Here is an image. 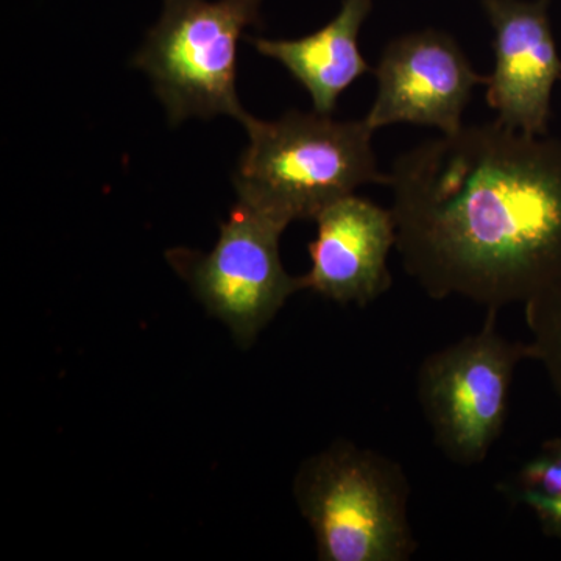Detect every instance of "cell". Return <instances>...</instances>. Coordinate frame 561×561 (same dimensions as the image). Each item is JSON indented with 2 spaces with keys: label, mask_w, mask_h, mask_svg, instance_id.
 Masks as SVG:
<instances>
[{
  "label": "cell",
  "mask_w": 561,
  "mask_h": 561,
  "mask_svg": "<svg viewBox=\"0 0 561 561\" xmlns=\"http://www.w3.org/2000/svg\"><path fill=\"white\" fill-rule=\"evenodd\" d=\"M387 186L402 268L432 300L500 312L561 284V139L463 125L401 153Z\"/></svg>",
  "instance_id": "1"
},
{
  "label": "cell",
  "mask_w": 561,
  "mask_h": 561,
  "mask_svg": "<svg viewBox=\"0 0 561 561\" xmlns=\"http://www.w3.org/2000/svg\"><path fill=\"white\" fill-rule=\"evenodd\" d=\"M249 146L234 173L239 202L289 227L316 219L365 184H389L373 150L367 121L291 110L276 121L249 116Z\"/></svg>",
  "instance_id": "2"
},
{
  "label": "cell",
  "mask_w": 561,
  "mask_h": 561,
  "mask_svg": "<svg viewBox=\"0 0 561 561\" xmlns=\"http://www.w3.org/2000/svg\"><path fill=\"white\" fill-rule=\"evenodd\" d=\"M294 496L321 561H409L419 549L408 476L383 454L332 443L302 461Z\"/></svg>",
  "instance_id": "3"
},
{
  "label": "cell",
  "mask_w": 561,
  "mask_h": 561,
  "mask_svg": "<svg viewBox=\"0 0 561 561\" xmlns=\"http://www.w3.org/2000/svg\"><path fill=\"white\" fill-rule=\"evenodd\" d=\"M161 20L133 58L150 77L172 125L250 114L239 101L238 44L261 22L262 0H162Z\"/></svg>",
  "instance_id": "4"
},
{
  "label": "cell",
  "mask_w": 561,
  "mask_h": 561,
  "mask_svg": "<svg viewBox=\"0 0 561 561\" xmlns=\"http://www.w3.org/2000/svg\"><path fill=\"white\" fill-rule=\"evenodd\" d=\"M527 359L529 343L508 341L497 330V311H486L481 330L421 362L416 398L446 459L460 467L485 461L507 423L515 373Z\"/></svg>",
  "instance_id": "5"
},
{
  "label": "cell",
  "mask_w": 561,
  "mask_h": 561,
  "mask_svg": "<svg viewBox=\"0 0 561 561\" xmlns=\"http://www.w3.org/2000/svg\"><path fill=\"white\" fill-rule=\"evenodd\" d=\"M286 228L238 202L208 254L186 249L168 253L195 297L243 346L253 343L291 295L302 290L301 276L289 275L280 262L279 239Z\"/></svg>",
  "instance_id": "6"
},
{
  "label": "cell",
  "mask_w": 561,
  "mask_h": 561,
  "mask_svg": "<svg viewBox=\"0 0 561 561\" xmlns=\"http://www.w3.org/2000/svg\"><path fill=\"white\" fill-rule=\"evenodd\" d=\"M373 72L378 94L365 121L375 131L393 124L459 131L474 88L489 81L449 33L435 28L391 39Z\"/></svg>",
  "instance_id": "7"
},
{
  "label": "cell",
  "mask_w": 561,
  "mask_h": 561,
  "mask_svg": "<svg viewBox=\"0 0 561 561\" xmlns=\"http://www.w3.org/2000/svg\"><path fill=\"white\" fill-rule=\"evenodd\" d=\"M551 0H482L493 31L494 68L486 103L504 127L531 136L548 135L552 91L561 80L553 36Z\"/></svg>",
  "instance_id": "8"
},
{
  "label": "cell",
  "mask_w": 561,
  "mask_h": 561,
  "mask_svg": "<svg viewBox=\"0 0 561 561\" xmlns=\"http://www.w3.org/2000/svg\"><path fill=\"white\" fill-rule=\"evenodd\" d=\"M313 220L317 236L309 243L311 271L301 276L302 290L365 308L391 289L389 256L397 249V225L390 208L351 194Z\"/></svg>",
  "instance_id": "9"
},
{
  "label": "cell",
  "mask_w": 561,
  "mask_h": 561,
  "mask_svg": "<svg viewBox=\"0 0 561 561\" xmlns=\"http://www.w3.org/2000/svg\"><path fill=\"white\" fill-rule=\"evenodd\" d=\"M373 0H343L324 27L297 39L249 38L264 57L278 61L311 95L313 111L331 114L354 81L371 72L359 47Z\"/></svg>",
  "instance_id": "10"
},
{
  "label": "cell",
  "mask_w": 561,
  "mask_h": 561,
  "mask_svg": "<svg viewBox=\"0 0 561 561\" xmlns=\"http://www.w3.org/2000/svg\"><path fill=\"white\" fill-rule=\"evenodd\" d=\"M504 491L534 512L546 537L561 540V437L542 443Z\"/></svg>",
  "instance_id": "11"
},
{
  "label": "cell",
  "mask_w": 561,
  "mask_h": 561,
  "mask_svg": "<svg viewBox=\"0 0 561 561\" xmlns=\"http://www.w3.org/2000/svg\"><path fill=\"white\" fill-rule=\"evenodd\" d=\"M531 359L540 362L561 402V284L524 305Z\"/></svg>",
  "instance_id": "12"
}]
</instances>
